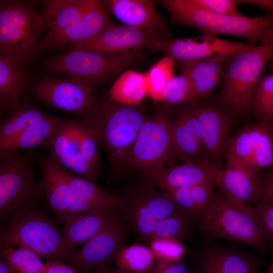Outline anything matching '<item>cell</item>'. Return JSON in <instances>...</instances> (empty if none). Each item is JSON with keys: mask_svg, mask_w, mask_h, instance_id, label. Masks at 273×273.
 <instances>
[{"mask_svg": "<svg viewBox=\"0 0 273 273\" xmlns=\"http://www.w3.org/2000/svg\"><path fill=\"white\" fill-rule=\"evenodd\" d=\"M147 116L140 106L122 105L108 98L98 101L90 113L80 119L87 132L104 149L115 174Z\"/></svg>", "mask_w": 273, "mask_h": 273, "instance_id": "cell-1", "label": "cell"}, {"mask_svg": "<svg viewBox=\"0 0 273 273\" xmlns=\"http://www.w3.org/2000/svg\"><path fill=\"white\" fill-rule=\"evenodd\" d=\"M159 3L168 12L173 23L196 29L203 35H232L255 43L273 38V13L254 17L220 15L206 11L191 0H162Z\"/></svg>", "mask_w": 273, "mask_h": 273, "instance_id": "cell-2", "label": "cell"}, {"mask_svg": "<svg viewBox=\"0 0 273 273\" xmlns=\"http://www.w3.org/2000/svg\"><path fill=\"white\" fill-rule=\"evenodd\" d=\"M42 34L35 2L0 1V55L26 67L41 52Z\"/></svg>", "mask_w": 273, "mask_h": 273, "instance_id": "cell-3", "label": "cell"}, {"mask_svg": "<svg viewBox=\"0 0 273 273\" xmlns=\"http://www.w3.org/2000/svg\"><path fill=\"white\" fill-rule=\"evenodd\" d=\"M61 237L48 216L34 205L10 217L1 229L0 247H22L47 260L67 263L72 251L63 246Z\"/></svg>", "mask_w": 273, "mask_h": 273, "instance_id": "cell-4", "label": "cell"}, {"mask_svg": "<svg viewBox=\"0 0 273 273\" xmlns=\"http://www.w3.org/2000/svg\"><path fill=\"white\" fill-rule=\"evenodd\" d=\"M273 56V38L230 56L216 98L235 115L250 108L255 86Z\"/></svg>", "mask_w": 273, "mask_h": 273, "instance_id": "cell-5", "label": "cell"}, {"mask_svg": "<svg viewBox=\"0 0 273 273\" xmlns=\"http://www.w3.org/2000/svg\"><path fill=\"white\" fill-rule=\"evenodd\" d=\"M173 107L164 105L147 116L117 173L139 172L147 178L165 167L173 150L170 128Z\"/></svg>", "mask_w": 273, "mask_h": 273, "instance_id": "cell-6", "label": "cell"}, {"mask_svg": "<svg viewBox=\"0 0 273 273\" xmlns=\"http://www.w3.org/2000/svg\"><path fill=\"white\" fill-rule=\"evenodd\" d=\"M32 149L0 152V217L4 219L35 205L41 197L35 179Z\"/></svg>", "mask_w": 273, "mask_h": 273, "instance_id": "cell-7", "label": "cell"}, {"mask_svg": "<svg viewBox=\"0 0 273 273\" xmlns=\"http://www.w3.org/2000/svg\"><path fill=\"white\" fill-rule=\"evenodd\" d=\"M198 226L211 237L239 242L267 251L269 238L256 218L237 209L218 192L199 218Z\"/></svg>", "mask_w": 273, "mask_h": 273, "instance_id": "cell-8", "label": "cell"}, {"mask_svg": "<svg viewBox=\"0 0 273 273\" xmlns=\"http://www.w3.org/2000/svg\"><path fill=\"white\" fill-rule=\"evenodd\" d=\"M143 56L142 51L136 50L114 56L88 51H71L51 58L47 63V68L51 72L94 85L127 70Z\"/></svg>", "mask_w": 273, "mask_h": 273, "instance_id": "cell-9", "label": "cell"}, {"mask_svg": "<svg viewBox=\"0 0 273 273\" xmlns=\"http://www.w3.org/2000/svg\"><path fill=\"white\" fill-rule=\"evenodd\" d=\"M226 165L249 172L273 167V130L268 122L247 124L230 136Z\"/></svg>", "mask_w": 273, "mask_h": 273, "instance_id": "cell-10", "label": "cell"}, {"mask_svg": "<svg viewBox=\"0 0 273 273\" xmlns=\"http://www.w3.org/2000/svg\"><path fill=\"white\" fill-rule=\"evenodd\" d=\"M33 92L41 102L79 118L88 116L98 101L94 95V85L70 77L39 80L34 84Z\"/></svg>", "mask_w": 273, "mask_h": 273, "instance_id": "cell-11", "label": "cell"}, {"mask_svg": "<svg viewBox=\"0 0 273 273\" xmlns=\"http://www.w3.org/2000/svg\"><path fill=\"white\" fill-rule=\"evenodd\" d=\"M203 144L210 164L218 169L225 159L235 114L216 97L194 102Z\"/></svg>", "mask_w": 273, "mask_h": 273, "instance_id": "cell-12", "label": "cell"}, {"mask_svg": "<svg viewBox=\"0 0 273 273\" xmlns=\"http://www.w3.org/2000/svg\"><path fill=\"white\" fill-rule=\"evenodd\" d=\"M127 238L128 227L120 218L83 244L79 250L73 251L67 263L79 273H91L92 270L109 266L126 246Z\"/></svg>", "mask_w": 273, "mask_h": 273, "instance_id": "cell-13", "label": "cell"}, {"mask_svg": "<svg viewBox=\"0 0 273 273\" xmlns=\"http://www.w3.org/2000/svg\"><path fill=\"white\" fill-rule=\"evenodd\" d=\"M160 40L136 27L113 22L95 35L66 48L69 51H88L114 56L135 50L154 52Z\"/></svg>", "mask_w": 273, "mask_h": 273, "instance_id": "cell-14", "label": "cell"}, {"mask_svg": "<svg viewBox=\"0 0 273 273\" xmlns=\"http://www.w3.org/2000/svg\"><path fill=\"white\" fill-rule=\"evenodd\" d=\"M256 44L202 35L196 37H171L160 40L154 52H160L176 62H187L213 57L231 56L248 50Z\"/></svg>", "mask_w": 273, "mask_h": 273, "instance_id": "cell-15", "label": "cell"}, {"mask_svg": "<svg viewBox=\"0 0 273 273\" xmlns=\"http://www.w3.org/2000/svg\"><path fill=\"white\" fill-rule=\"evenodd\" d=\"M215 181L219 193L229 203L255 217L254 209L261 199L263 188L259 171L252 172L225 165L217 170Z\"/></svg>", "mask_w": 273, "mask_h": 273, "instance_id": "cell-16", "label": "cell"}, {"mask_svg": "<svg viewBox=\"0 0 273 273\" xmlns=\"http://www.w3.org/2000/svg\"><path fill=\"white\" fill-rule=\"evenodd\" d=\"M170 128L173 150L184 162L210 163L194 102L173 107Z\"/></svg>", "mask_w": 273, "mask_h": 273, "instance_id": "cell-17", "label": "cell"}, {"mask_svg": "<svg viewBox=\"0 0 273 273\" xmlns=\"http://www.w3.org/2000/svg\"><path fill=\"white\" fill-rule=\"evenodd\" d=\"M104 3L108 10L123 24L142 29L158 39L172 37L153 1L108 0Z\"/></svg>", "mask_w": 273, "mask_h": 273, "instance_id": "cell-18", "label": "cell"}, {"mask_svg": "<svg viewBox=\"0 0 273 273\" xmlns=\"http://www.w3.org/2000/svg\"><path fill=\"white\" fill-rule=\"evenodd\" d=\"M39 168L38 181L41 197L44 198L56 218L65 223L69 219V189L65 168L49 155L40 157L34 153Z\"/></svg>", "mask_w": 273, "mask_h": 273, "instance_id": "cell-19", "label": "cell"}, {"mask_svg": "<svg viewBox=\"0 0 273 273\" xmlns=\"http://www.w3.org/2000/svg\"><path fill=\"white\" fill-rule=\"evenodd\" d=\"M48 149L49 155L62 167L89 180L80 158L79 118H61Z\"/></svg>", "mask_w": 273, "mask_h": 273, "instance_id": "cell-20", "label": "cell"}, {"mask_svg": "<svg viewBox=\"0 0 273 273\" xmlns=\"http://www.w3.org/2000/svg\"><path fill=\"white\" fill-rule=\"evenodd\" d=\"M120 218L117 210L111 208L86 212L72 217L64 223L61 237L62 244L65 248L73 251Z\"/></svg>", "mask_w": 273, "mask_h": 273, "instance_id": "cell-21", "label": "cell"}, {"mask_svg": "<svg viewBox=\"0 0 273 273\" xmlns=\"http://www.w3.org/2000/svg\"><path fill=\"white\" fill-rule=\"evenodd\" d=\"M217 170L209 163L184 162L164 167L145 179L166 193L214 181Z\"/></svg>", "mask_w": 273, "mask_h": 273, "instance_id": "cell-22", "label": "cell"}, {"mask_svg": "<svg viewBox=\"0 0 273 273\" xmlns=\"http://www.w3.org/2000/svg\"><path fill=\"white\" fill-rule=\"evenodd\" d=\"M113 22L104 1L97 0L95 5L78 20L43 43L41 52L66 47L88 38Z\"/></svg>", "mask_w": 273, "mask_h": 273, "instance_id": "cell-23", "label": "cell"}, {"mask_svg": "<svg viewBox=\"0 0 273 273\" xmlns=\"http://www.w3.org/2000/svg\"><path fill=\"white\" fill-rule=\"evenodd\" d=\"M97 1V0L42 1L41 10L42 22V44L73 24L92 8Z\"/></svg>", "mask_w": 273, "mask_h": 273, "instance_id": "cell-24", "label": "cell"}, {"mask_svg": "<svg viewBox=\"0 0 273 273\" xmlns=\"http://www.w3.org/2000/svg\"><path fill=\"white\" fill-rule=\"evenodd\" d=\"M229 57H213L187 62H176L180 74L190 80L198 99L211 97L221 84Z\"/></svg>", "mask_w": 273, "mask_h": 273, "instance_id": "cell-25", "label": "cell"}, {"mask_svg": "<svg viewBox=\"0 0 273 273\" xmlns=\"http://www.w3.org/2000/svg\"><path fill=\"white\" fill-rule=\"evenodd\" d=\"M122 204L117 211L135 237L149 245L159 220L127 185L122 190Z\"/></svg>", "mask_w": 273, "mask_h": 273, "instance_id": "cell-26", "label": "cell"}, {"mask_svg": "<svg viewBox=\"0 0 273 273\" xmlns=\"http://www.w3.org/2000/svg\"><path fill=\"white\" fill-rule=\"evenodd\" d=\"M27 88L25 67L0 55V105L9 114L24 104L21 99ZM25 104V103H24Z\"/></svg>", "mask_w": 273, "mask_h": 273, "instance_id": "cell-27", "label": "cell"}, {"mask_svg": "<svg viewBox=\"0 0 273 273\" xmlns=\"http://www.w3.org/2000/svg\"><path fill=\"white\" fill-rule=\"evenodd\" d=\"M256 263L237 251L212 248L204 252L200 262V273H255Z\"/></svg>", "mask_w": 273, "mask_h": 273, "instance_id": "cell-28", "label": "cell"}, {"mask_svg": "<svg viewBox=\"0 0 273 273\" xmlns=\"http://www.w3.org/2000/svg\"><path fill=\"white\" fill-rule=\"evenodd\" d=\"M64 173L69 189V197H74L101 208L117 210L122 204L120 197L87 179L65 168Z\"/></svg>", "mask_w": 273, "mask_h": 273, "instance_id": "cell-29", "label": "cell"}, {"mask_svg": "<svg viewBox=\"0 0 273 273\" xmlns=\"http://www.w3.org/2000/svg\"><path fill=\"white\" fill-rule=\"evenodd\" d=\"M147 96L145 73L131 69L121 72L109 92L110 99L129 106H140Z\"/></svg>", "mask_w": 273, "mask_h": 273, "instance_id": "cell-30", "label": "cell"}, {"mask_svg": "<svg viewBox=\"0 0 273 273\" xmlns=\"http://www.w3.org/2000/svg\"><path fill=\"white\" fill-rule=\"evenodd\" d=\"M215 180L166 192L177 206L191 216L200 218L212 201Z\"/></svg>", "mask_w": 273, "mask_h": 273, "instance_id": "cell-31", "label": "cell"}, {"mask_svg": "<svg viewBox=\"0 0 273 273\" xmlns=\"http://www.w3.org/2000/svg\"><path fill=\"white\" fill-rule=\"evenodd\" d=\"M61 118L50 115L40 123L29 128L10 141L0 152L32 149L38 146H50Z\"/></svg>", "mask_w": 273, "mask_h": 273, "instance_id": "cell-32", "label": "cell"}, {"mask_svg": "<svg viewBox=\"0 0 273 273\" xmlns=\"http://www.w3.org/2000/svg\"><path fill=\"white\" fill-rule=\"evenodd\" d=\"M50 115L24 104L10 114L0 125V148L22 132L48 118Z\"/></svg>", "mask_w": 273, "mask_h": 273, "instance_id": "cell-33", "label": "cell"}, {"mask_svg": "<svg viewBox=\"0 0 273 273\" xmlns=\"http://www.w3.org/2000/svg\"><path fill=\"white\" fill-rule=\"evenodd\" d=\"M127 186L158 220L180 209L168 194L157 191L148 179Z\"/></svg>", "mask_w": 273, "mask_h": 273, "instance_id": "cell-34", "label": "cell"}, {"mask_svg": "<svg viewBox=\"0 0 273 273\" xmlns=\"http://www.w3.org/2000/svg\"><path fill=\"white\" fill-rule=\"evenodd\" d=\"M157 261L149 246L134 243L123 248L115 263L117 268L124 270L134 273H150Z\"/></svg>", "mask_w": 273, "mask_h": 273, "instance_id": "cell-35", "label": "cell"}, {"mask_svg": "<svg viewBox=\"0 0 273 273\" xmlns=\"http://www.w3.org/2000/svg\"><path fill=\"white\" fill-rule=\"evenodd\" d=\"M176 62L164 56L145 73L148 96L156 102L162 101L164 89L174 75Z\"/></svg>", "mask_w": 273, "mask_h": 273, "instance_id": "cell-36", "label": "cell"}, {"mask_svg": "<svg viewBox=\"0 0 273 273\" xmlns=\"http://www.w3.org/2000/svg\"><path fill=\"white\" fill-rule=\"evenodd\" d=\"M1 256L16 273H44V263L30 250L19 247L1 249Z\"/></svg>", "mask_w": 273, "mask_h": 273, "instance_id": "cell-37", "label": "cell"}, {"mask_svg": "<svg viewBox=\"0 0 273 273\" xmlns=\"http://www.w3.org/2000/svg\"><path fill=\"white\" fill-rule=\"evenodd\" d=\"M198 100L189 79L180 74L172 77L167 83L163 94L162 102L165 105L175 107Z\"/></svg>", "mask_w": 273, "mask_h": 273, "instance_id": "cell-38", "label": "cell"}, {"mask_svg": "<svg viewBox=\"0 0 273 273\" xmlns=\"http://www.w3.org/2000/svg\"><path fill=\"white\" fill-rule=\"evenodd\" d=\"M188 216L190 215L179 209L172 215L159 220L152 235V240L162 238L181 239L188 230Z\"/></svg>", "mask_w": 273, "mask_h": 273, "instance_id": "cell-39", "label": "cell"}, {"mask_svg": "<svg viewBox=\"0 0 273 273\" xmlns=\"http://www.w3.org/2000/svg\"><path fill=\"white\" fill-rule=\"evenodd\" d=\"M149 247L157 261H179L186 252L181 239L172 238L154 239Z\"/></svg>", "mask_w": 273, "mask_h": 273, "instance_id": "cell-40", "label": "cell"}, {"mask_svg": "<svg viewBox=\"0 0 273 273\" xmlns=\"http://www.w3.org/2000/svg\"><path fill=\"white\" fill-rule=\"evenodd\" d=\"M273 99V73L262 75L254 89L250 108L256 118Z\"/></svg>", "mask_w": 273, "mask_h": 273, "instance_id": "cell-41", "label": "cell"}, {"mask_svg": "<svg viewBox=\"0 0 273 273\" xmlns=\"http://www.w3.org/2000/svg\"><path fill=\"white\" fill-rule=\"evenodd\" d=\"M198 7L210 12L226 15H241L235 0H191Z\"/></svg>", "mask_w": 273, "mask_h": 273, "instance_id": "cell-42", "label": "cell"}, {"mask_svg": "<svg viewBox=\"0 0 273 273\" xmlns=\"http://www.w3.org/2000/svg\"><path fill=\"white\" fill-rule=\"evenodd\" d=\"M254 212L259 225L270 238L273 237V204L259 202Z\"/></svg>", "mask_w": 273, "mask_h": 273, "instance_id": "cell-43", "label": "cell"}, {"mask_svg": "<svg viewBox=\"0 0 273 273\" xmlns=\"http://www.w3.org/2000/svg\"><path fill=\"white\" fill-rule=\"evenodd\" d=\"M150 273H190L188 267L180 260L177 261H157Z\"/></svg>", "mask_w": 273, "mask_h": 273, "instance_id": "cell-44", "label": "cell"}, {"mask_svg": "<svg viewBox=\"0 0 273 273\" xmlns=\"http://www.w3.org/2000/svg\"><path fill=\"white\" fill-rule=\"evenodd\" d=\"M262 192L259 202L273 204V167L262 175Z\"/></svg>", "mask_w": 273, "mask_h": 273, "instance_id": "cell-45", "label": "cell"}, {"mask_svg": "<svg viewBox=\"0 0 273 273\" xmlns=\"http://www.w3.org/2000/svg\"><path fill=\"white\" fill-rule=\"evenodd\" d=\"M44 273H79L71 265L57 260H47L44 263Z\"/></svg>", "mask_w": 273, "mask_h": 273, "instance_id": "cell-46", "label": "cell"}, {"mask_svg": "<svg viewBox=\"0 0 273 273\" xmlns=\"http://www.w3.org/2000/svg\"><path fill=\"white\" fill-rule=\"evenodd\" d=\"M237 4H250L263 11L273 13V0H235Z\"/></svg>", "mask_w": 273, "mask_h": 273, "instance_id": "cell-47", "label": "cell"}, {"mask_svg": "<svg viewBox=\"0 0 273 273\" xmlns=\"http://www.w3.org/2000/svg\"><path fill=\"white\" fill-rule=\"evenodd\" d=\"M259 122H267L273 120V99L256 117Z\"/></svg>", "mask_w": 273, "mask_h": 273, "instance_id": "cell-48", "label": "cell"}, {"mask_svg": "<svg viewBox=\"0 0 273 273\" xmlns=\"http://www.w3.org/2000/svg\"><path fill=\"white\" fill-rule=\"evenodd\" d=\"M94 273H134L126 270H124L121 269H119L117 267L114 268L108 266L104 268L94 270Z\"/></svg>", "mask_w": 273, "mask_h": 273, "instance_id": "cell-49", "label": "cell"}, {"mask_svg": "<svg viewBox=\"0 0 273 273\" xmlns=\"http://www.w3.org/2000/svg\"><path fill=\"white\" fill-rule=\"evenodd\" d=\"M0 273H16L7 264L4 258H0Z\"/></svg>", "mask_w": 273, "mask_h": 273, "instance_id": "cell-50", "label": "cell"}, {"mask_svg": "<svg viewBox=\"0 0 273 273\" xmlns=\"http://www.w3.org/2000/svg\"><path fill=\"white\" fill-rule=\"evenodd\" d=\"M266 273H273V263L269 266Z\"/></svg>", "mask_w": 273, "mask_h": 273, "instance_id": "cell-51", "label": "cell"}, {"mask_svg": "<svg viewBox=\"0 0 273 273\" xmlns=\"http://www.w3.org/2000/svg\"><path fill=\"white\" fill-rule=\"evenodd\" d=\"M267 122H268L270 124L273 130V120Z\"/></svg>", "mask_w": 273, "mask_h": 273, "instance_id": "cell-52", "label": "cell"}]
</instances>
